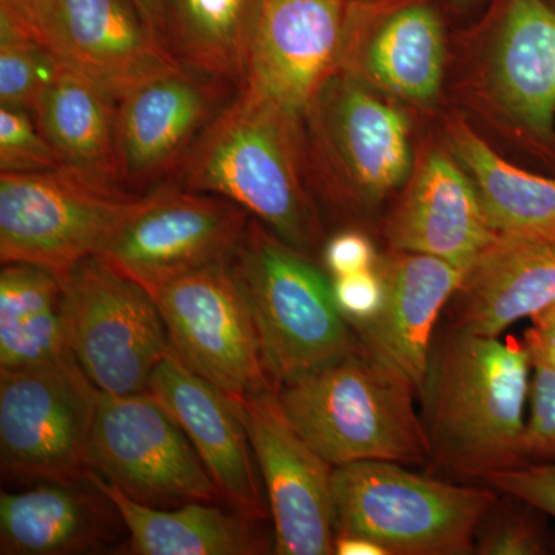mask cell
<instances>
[{"label":"cell","instance_id":"6da1fadb","mask_svg":"<svg viewBox=\"0 0 555 555\" xmlns=\"http://www.w3.org/2000/svg\"><path fill=\"white\" fill-rule=\"evenodd\" d=\"M532 360L524 339L449 327L423 389L434 466L483 481L525 465Z\"/></svg>","mask_w":555,"mask_h":555},{"label":"cell","instance_id":"7a4b0ae2","mask_svg":"<svg viewBox=\"0 0 555 555\" xmlns=\"http://www.w3.org/2000/svg\"><path fill=\"white\" fill-rule=\"evenodd\" d=\"M276 393L292 425L331 466L430 460L415 386L360 339L347 356L284 383Z\"/></svg>","mask_w":555,"mask_h":555},{"label":"cell","instance_id":"3957f363","mask_svg":"<svg viewBox=\"0 0 555 555\" xmlns=\"http://www.w3.org/2000/svg\"><path fill=\"white\" fill-rule=\"evenodd\" d=\"M298 127L238 89L175 173V185L232 201L305 251L315 243L318 224L298 177Z\"/></svg>","mask_w":555,"mask_h":555},{"label":"cell","instance_id":"277c9868","mask_svg":"<svg viewBox=\"0 0 555 555\" xmlns=\"http://www.w3.org/2000/svg\"><path fill=\"white\" fill-rule=\"evenodd\" d=\"M230 266L246 295L275 389L358 346L356 331L335 302L332 281L305 251L257 219L248 222Z\"/></svg>","mask_w":555,"mask_h":555},{"label":"cell","instance_id":"5b68a950","mask_svg":"<svg viewBox=\"0 0 555 555\" xmlns=\"http://www.w3.org/2000/svg\"><path fill=\"white\" fill-rule=\"evenodd\" d=\"M337 532L374 540L389 555L476 553L478 526L499 500L491 486L420 476L396 462L334 467Z\"/></svg>","mask_w":555,"mask_h":555},{"label":"cell","instance_id":"8992f818","mask_svg":"<svg viewBox=\"0 0 555 555\" xmlns=\"http://www.w3.org/2000/svg\"><path fill=\"white\" fill-rule=\"evenodd\" d=\"M147 196L109 192L67 170L0 173V261L38 266L64 281L100 257Z\"/></svg>","mask_w":555,"mask_h":555},{"label":"cell","instance_id":"52a82bcc","mask_svg":"<svg viewBox=\"0 0 555 555\" xmlns=\"http://www.w3.org/2000/svg\"><path fill=\"white\" fill-rule=\"evenodd\" d=\"M101 390L75 357L0 371L2 473L21 480H89L90 443Z\"/></svg>","mask_w":555,"mask_h":555},{"label":"cell","instance_id":"ba28073f","mask_svg":"<svg viewBox=\"0 0 555 555\" xmlns=\"http://www.w3.org/2000/svg\"><path fill=\"white\" fill-rule=\"evenodd\" d=\"M69 350L101 392H144L170 338L147 288L93 257L62 281Z\"/></svg>","mask_w":555,"mask_h":555},{"label":"cell","instance_id":"9c48e42d","mask_svg":"<svg viewBox=\"0 0 555 555\" xmlns=\"http://www.w3.org/2000/svg\"><path fill=\"white\" fill-rule=\"evenodd\" d=\"M90 469L134 502L159 509L222 502L188 434L150 390L101 392Z\"/></svg>","mask_w":555,"mask_h":555},{"label":"cell","instance_id":"30bf717a","mask_svg":"<svg viewBox=\"0 0 555 555\" xmlns=\"http://www.w3.org/2000/svg\"><path fill=\"white\" fill-rule=\"evenodd\" d=\"M152 295L169 332L171 352L190 371L230 397L273 387L230 261L175 278Z\"/></svg>","mask_w":555,"mask_h":555},{"label":"cell","instance_id":"8fae6325","mask_svg":"<svg viewBox=\"0 0 555 555\" xmlns=\"http://www.w3.org/2000/svg\"><path fill=\"white\" fill-rule=\"evenodd\" d=\"M250 219L232 201L164 184L149 192L100 257L152 294L175 278L230 261Z\"/></svg>","mask_w":555,"mask_h":555},{"label":"cell","instance_id":"7c38bea8","mask_svg":"<svg viewBox=\"0 0 555 555\" xmlns=\"http://www.w3.org/2000/svg\"><path fill=\"white\" fill-rule=\"evenodd\" d=\"M232 398L264 481L273 521V553L334 554V466L292 425L275 387Z\"/></svg>","mask_w":555,"mask_h":555},{"label":"cell","instance_id":"4fadbf2b","mask_svg":"<svg viewBox=\"0 0 555 555\" xmlns=\"http://www.w3.org/2000/svg\"><path fill=\"white\" fill-rule=\"evenodd\" d=\"M350 0H259L240 89L301 124L345 60Z\"/></svg>","mask_w":555,"mask_h":555},{"label":"cell","instance_id":"5bb4252c","mask_svg":"<svg viewBox=\"0 0 555 555\" xmlns=\"http://www.w3.org/2000/svg\"><path fill=\"white\" fill-rule=\"evenodd\" d=\"M33 36L116 100L182 67L130 0H47Z\"/></svg>","mask_w":555,"mask_h":555},{"label":"cell","instance_id":"9a60e30c","mask_svg":"<svg viewBox=\"0 0 555 555\" xmlns=\"http://www.w3.org/2000/svg\"><path fill=\"white\" fill-rule=\"evenodd\" d=\"M236 89L178 67L118 101V145L124 189L142 195L177 173ZM145 195V193H144Z\"/></svg>","mask_w":555,"mask_h":555},{"label":"cell","instance_id":"2e32d148","mask_svg":"<svg viewBox=\"0 0 555 555\" xmlns=\"http://www.w3.org/2000/svg\"><path fill=\"white\" fill-rule=\"evenodd\" d=\"M149 390L188 434L222 502L268 521V495L259 485L257 460L233 398L190 371L171 350L153 372Z\"/></svg>","mask_w":555,"mask_h":555},{"label":"cell","instance_id":"e0dca14e","mask_svg":"<svg viewBox=\"0 0 555 555\" xmlns=\"http://www.w3.org/2000/svg\"><path fill=\"white\" fill-rule=\"evenodd\" d=\"M321 144L353 192L377 199L411 170L406 116L352 79H332L309 109ZM308 113V115H309Z\"/></svg>","mask_w":555,"mask_h":555},{"label":"cell","instance_id":"ac0fdd59","mask_svg":"<svg viewBox=\"0 0 555 555\" xmlns=\"http://www.w3.org/2000/svg\"><path fill=\"white\" fill-rule=\"evenodd\" d=\"M382 309L353 326L361 345L411 379L422 397L441 313L465 281V270L429 255L397 251L378 261Z\"/></svg>","mask_w":555,"mask_h":555},{"label":"cell","instance_id":"d6986e66","mask_svg":"<svg viewBox=\"0 0 555 555\" xmlns=\"http://www.w3.org/2000/svg\"><path fill=\"white\" fill-rule=\"evenodd\" d=\"M397 251L429 255L469 272L499 238L476 184L441 153H433L387 229Z\"/></svg>","mask_w":555,"mask_h":555},{"label":"cell","instance_id":"ffe728a7","mask_svg":"<svg viewBox=\"0 0 555 555\" xmlns=\"http://www.w3.org/2000/svg\"><path fill=\"white\" fill-rule=\"evenodd\" d=\"M118 509L90 480L39 481L0 494V554L73 555L105 550L120 535Z\"/></svg>","mask_w":555,"mask_h":555},{"label":"cell","instance_id":"44dd1931","mask_svg":"<svg viewBox=\"0 0 555 555\" xmlns=\"http://www.w3.org/2000/svg\"><path fill=\"white\" fill-rule=\"evenodd\" d=\"M495 100L537 144L555 147V9L505 0L491 57Z\"/></svg>","mask_w":555,"mask_h":555},{"label":"cell","instance_id":"7402d4cb","mask_svg":"<svg viewBox=\"0 0 555 555\" xmlns=\"http://www.w3.org/2000/svg\"><path fill=\"white\" fill-rule=\"evenodd\" d=\"M452 327L499 337L555 305V243L500 236L455 294Z\"/></svg>","mask_w":555,"mask_h":555},{"label":"cell","instance_id":"603a6c76","mask_svg":"<svg viewBox=\"0 0 555 555\" xmlns=\"http://www.w3.org/2000/svg\"><path fill=\"white\" fill-rule=\"evenodd\" d=\"M31 115L64 170L109 192L129 193L120 173L116 98L62 67Z\"/></svg>","mask_w":555,"mask_h":555},{"label":"cell","instance_id":"cb8c5ba5","mask_svg":"<svg viewBox=\"0 0 555 555\" xmlns=\"http://www.w3.org/2000/svg\"><path fill=\"white\" fill-rule=\"evenodd\" d=\"M89 480L118 509L131 555H258L273 550L259 525L264 521L240 511L228 513L203 502L159 509L134 502L93 470Z\"/></svg>","mask_w":555,"mask_h":555},{"label":"cell","instance_id":"d4e9b609","mask_svg":"<svg viewBox=\"0 0 555 555\" xmlns=\"http://www.w3.org/2000/svg\"><path fill=\"white\" fill-rule=\"evenodd\" d=\"M375 2L363 0L371 28L361 54L364 73L401 100L433 104L440 93L447 57L440 16L422 0H390V5H379L377 24Z\"/></svg>","mask_w":555,"mask_h":555},{"label":"cell","instance_id":"484cf974","mask_svg":"<svg viewBox=\"0 0 555 555\" xmlns=\"http://www.w3.org/2000/svg\"><path fill=\"white\" fill-rule=\"evenodd\" d=\"M448 131L491 228L506 238L555 243V179L507 163L463 120H452Z\"/></svg>","mask_w":555,"mask_h":555},{"label":"cell","instance_id":"4316f807","mask_svg":"<svg viewBox=\"0 0 555 555\" xmlns=\"http://www.w3.org/2000/svg\"><path fill=\"white\" fill-rule=\"evenodd\" d=\"M64 284L49 270L9 262L0 270V371L72 357Z\"/></svg>","mask_w":555,"mask_h":555},{"label":"cell","instance_id":"83f0119b","mask_svg":"<svg viewBox=\"0 0 555 555\" xmlns=\"http://www.w3.org/2000/svg\"><path fill=\"white\" fill-rule=\"evenodd\" d=\"M259 0H164V39L171 56L238 90Z\"/></svg>","mask_w":555,"mask_h":555},{"label":"cell","instance_id":"f1b7e54d","mask_svg":"<svg viewBox=\"0 0 555 555\" xmlns=\"http://www.w3.org/2000/svg\"><path fill=\"white\" fill-rule=\"evenodd\" d=\"M62 67L35 36L0 14V105L31 112Z\"/></svg>","mask_w":555,"mask_h":555},{"label":"cell","instance_id":"f546056e","mask_svg":"<svg viewBox=\"0 0 555 555\" xmlns=\"http://www.w3.org/2000/svg\"><path fill=\"white\" fill-rule=\"evenodd\" d=\"M507 495V494H505ZM496 500L478 526L476 553L481 555H542L551 553L550 535L540 511L516 496Z\"/></svg>","mask_w":555,"mask_h":555},{"label":"cell","instance_id":"4dcf8cb0","mask_svg":"<svg viewBox=\"0 0 555 555\" xmlns=\"http://www.w3.org/2000/svg\"><path fill=\"white\" fill-rule=\"evenodd\" d=\"M64 170L31 112L0 105V173Z\"/></svg>","mask_w":555,"mask_h":555},{"label":"cell","instance_id":"1f68e13d","mask_svg":"<svg viewBox=\"0 0 555 555\" xmlns=\"http://www.w3.org/2000/svg\"><path fill=\"white\" fill-rule=\"evenodd\" d=\"M525 459L526 463L555 460V371L543 364L532 363Z\"/></svg>","mask_w":555,"mask_h":555},{"label":"cell","instance_id":"d6a6232c","mask_svg":"<svg viewBox=\"0 0 555 555\" xmlns=\"http://www.w3.org/2000/svg\"><path fill=\"white\" fill-rule=\"evenodd\" d=\"M483 483L555 518V460L525 463L513 469L489 474Z\"/></svg>","mask_w":555,"mask_h":555},{"label":"cell","instance_id":"836d02e7","mask_svg":"<svg viewBox=\"0 0 555 555\" xmlns=\"http://www.w3.org/2000/svg\"><path fill=\"white\" fill-rule=\"evenodd\" d=\"M332 287L339 312L352 327L375 318L385 299V281L378 266L363 272L335 276Z\"/></svg>","mask_w":555,"mask_h":555},{"label":"cell","instance_id":"e575fe53","mask_svg":"<svg viewBox=\"0 0 555 555\" xmlns=\"http://www.w3.org/2000/svg\"><path fill=\"white\" fill-rule=\"evenodd\" d=\"M323 257L334 278L375 269L379 261L372 241L357 230H345L332 236L324 247Z\"/></svg>","mask_w":555,"mask_h":555},{"label":"cell","instance_id":"d590c367","mask_svg":"<svg viewBox=\"0 0 555 555\" xmlns=\"http://www.w3.org/2000/svg\"><path fill=\"white\" fill-rule=\"evenodd\" d=\"M524 341L531 353L532 363L555 371V327H540L532 324L525 332Z\"/></svg>","mask_w":555,"mask_h":555},{"label":"cell","instance_id":"8d00e7d4","mask_svg":"<svg viewBox=\"0 0 555 555\" xmlns=\"http://www.w3.org/2000/svg\"><path fill=\"white\" fill-rule=\"evenodd\" d=\"M46 3L47 0H0V14L10 17L33 36L36 20Z\"/></svg>","mask_w":555,"mask_h":555},{"label":"cell","instance_id":"74e56055","mask_svg":"<svg viewBox=\"0 0 555 555\" xmlns=\"http://www.w3.org/2000/svg\"><path fill=\"white\" fill-rule=\"evenodd\" d=\"M337 555H389L374 540L352 532H337L335 535V553Z\"/></svg>","mask_w":555,"mask_h":555},{"label":"cell","instance_id":"f35d334b","mask_svg":"<svg viewBox=\"0 0 555 555\" xmlns=\"http://www.w3.org/2000/svg\"><path fill=\"white\" fill-rule=\"evenodd\" d=\"M134 7H137L141 16L144 17L145 22L153 28L164 42V31H166V25H164V0H130Z\"/></svg>","mask_w":555,"mask_h":555},{"label":"cell","instance_id":"ab89813d","mask_svg":"<svg viewBox=\"0 0 555 555\" xmlns=\"http://www.w3.org/2000/svg\"><path fill=\"white\" fill-rule=\"evenodd\" d=\"M532 324L540 327H555V305L551 306L535 318H532Z\"/></svg>","mask_w":555,"mask_h":555},{"label":"cell","instance_id":"60d3db41","mask_svg":"<svg viewBox=\"0 0 555 555\" xmlns=\"http://www.w3.org/2000/svg\"><path fill=\"white\" fill-rule=\"evenodd\" d=\"M456 2H469V0H456Z\"/></svg>","mask_w":555,"mask_h":555}]
</instances>
